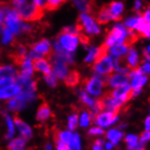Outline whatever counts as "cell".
Wrapping results in <instances>:
<instances>
[{
	"label": "cell",
	"instance_id": "obj_1",
	"mask_svg": "<svg viewBox=\"0 0 150 150\" xmlns=\"http://www.w3.org/2000/svg\"><path fill=\"white\" fill-rule=\"evenodd\" d=\"M11 6L22 21H38L45 15V8L39 6L37 0H11Z\"/></svg>",
	"mask_w": 150,
	"mask_h": 150
},
{
	"label": "cell",
	"instance_id": "obj_2",
	"mask_svg": "<svg viewBox=\"0 0 150 150\" xmlns=\"http://www.w3.org/2000/svg\"><path fill=\"white\" fill-rule=\"evenodd\" d=\"M127 35V28L122 25H117L114 28L108 33L105 43L109 47H112L115 43H123L125 38Z\"/></svg>",
	"mask_w": 150,
	"mask_h": 150
},
{
	"label": "cell",
	"instance_id": "obj_3",
	"mask_svg": "<svg viewBox=\"0 0 150 150\" xmlns=\"http://www.w3.org/2000/svg\"><path fill=\"white\" fill-rule=\"evenodd\" d=\"M78 39L79 38L77 34L72 33L60 32L57 37V40L59 41V43L63 46V47L70 52H74L76 50Z\"/></svg>",
	"mask_w": 150,
	"mask_h": 150
},
{
	"label": "cell",
	"instance_id": "obj_4",
	"mask_svg": "<svg viewBox=\"0 0 150 150\" xmlns=\"http://www.w3.org/2000/svg\"><path fill=\"white\" fill-rule=\"evenodd\" d=\"M93 70L96 74L98 75H111L114 71L113 59L108 56L93 63Z\"/></svg>",
	"mask_w": 150,
	"mask_h": 150
},
{
	"label": "cell",
	"instance_id": "obj_5",
	"mask_svg": "<svg viewBox=\"0 0 150 150\" xmlns=\"http://www.w3.org/2000/svg\"><path fill=\"white\" fill-rule=\"evenodd\" d=\"M82 87L94 96H99L101 95L102 88L105 87V84L100 77H91V78H86L83 80Z\"/></svg>",
	"mask_w": 150,
	"mask_h": 150
},
{
	"label": "cell",
	"instance_id": "obj_6",
	"mask_svg": "<svg viewBox=\"0 0 150 150\" xmlns=\"http://www.w3.org/2000/svg\"><path fill=\"white\" fill-rule=\"evenodd\" d=\"M77 22L82 25L84 30L86 33L96 35V34H98L100 32L99 28L96 25L94 19L92 18L91 16L86 15V13H83V14H81L80 16H79Z\"/></svg>",
	"mask_w": 150,
	"mask_h": 150
},
{
	"label": "cell",
	"instance_id": "obj_7",
	"mask_svg": "<svg viewBox=\"0 0 150 150\" xmlns=\"http://www.w3.org/2000/svg\"><path fill=\"white\" fill-rule=\"evenodd\" d=\"M29 47H30L31 50H34V51L39 53L44 58L50 59L51 57L54 55L52 47L50 46V43L47 39H42L41 41H39L38 43L32 44V45H30Z\"/></svg>",
	"mask_w": 150,
	"mask_h": 150
},
{
	"label": "cell",
	"instance_id": "obj_8",
	"mask_svg": "<svg viewBox=\"0 0 150 150\" xmlns=\"http://www.w3.org/2000/svg\"><path fill=\"white\" fill-rule=\"evenodd\" d=\"M54 67V73L59 79H63L67 76V62L62 58H60L57 55H53L49 59Z\"/></svg>",
	"mask_w": 150,
	"mask_h": 150
},
{
	"label": "cell",
	"instance_id": "obj_9",
	"mask_svg": "<svg viewBox=\"0 0 150 150\" xmlns=\"http://www.w3.org/2000/svg\"><path fill=\"white\" fill-rule=\"evenodd\" d=\"M117 113L114 112H104V113H99L98 115H96L94 122L96 125H98L99 127H107L109 125L113 124V123L117 119Z\"/></svg>",
	"mask_w": 150,
	"mask_h": 150
},
{
	"label": "cell",
	"instance_id": "obj_10",
	"mask_svg": "<svg viewBox=\"0 0 150 150\" xmlns=\"http://www.w3.org/2000/svg\"><path fill=\"white\" fill-rule=\"evenodd\" d=\"M95 18L96 23L104 25L108 23L110 20L115 21V17L110 12V9L108 7V5H104L98 11V13L95 16Z\"/></svg>",
	"mask_w": 150,
	"mask_h": 150
},
{
	"label": "cell",
	"instance_id": "obj_11",
	"mask_svg": "<svg viewBox=\"0 0 150 150\" xmlns=\"http://www.w3.org/2000/svg\"><path fill=\"white\" fill-rule=\"evenodd\" d=\"M32 64L35 71L43 72L45 75H49L52 73V66L45 58H32Z\"/></svg>",
	"mask_w": 150,
	"mask_h": 150
},
{
	"label": "cell",
	"instance_id": "obj_12",
	"mask_svg": "<svg viewBox=\"0 0 150 150\" xmlns=\"http://www.w3.org/2000/svg\"><path fill=\"white\" fill-rule=\"evenodd\" d=\"M55 50H56V55H57L60 58H62L64 61H66L67 64L69 65L74 64V57L72 54H70V51L64 48L58 40L55 41Z\"/></svg>",
	"mask_w": 150,
	"mask_h": 150
},
{
	"label": "cell",
	"instance_id": "obj_13",
	"mask_svg": "<svg viewBox=\"0 0 150 150\" xmlns=\"http://www.w3.org/2000/svg\"><path fill=\"white\" fill-rule=\"evenodd\" d=\"M79 10L86 14H93L96 6L95 0H73Z\"/></svg>",
	"mask_w": 150,
	"mask_h": 150
},
{
	"label": "cell",
	"instance_id": "obj_14",
	"mask_svg": "<svg viewBox=\"0 0 150 150\" xmlns=\"http://www.w3.org/2000/svg\"><path fill=\"white\" fill-rule=\"evenodd\" d=\"M33 69L32 58L28 57L24 64L21 66V70L17 72V78H30L33 75Z\"/></svg>",
	"mask_w": 150,
	"mask_h": 150
},
{
	"label": "cell",
	"instance_id": "obj_15",
	"mask_svg": "<svg viewBox=\"0 0 150 150\" xmlns=\"http://www.w3.org/2000/svg\"><path fill=\"white\" fill-rule=\"evenodd\" d=\"M22 91V87L19 85V83H16L13 86H10L8 87L3 88L1 89V98L2 99H7V98H11L13 96H16V95H18Z\"/></svg>",
	"mask_w": 150,
	"mask_h": 150
},
{
	"label": "cell",
	"instance_id": "obj_16",
	"mask_svg": "<svg viewBox=\"0 0 150 150\" xmlns=\"http://www.w3.org/2000/svg\"><path fill=\"white\" fill-rule=\"evenodd\" d=\"M14 121H15V124L16 125L17 128L19 129L20 133H21V136L25 140H28L29 138H31V137H32V131H31V128L29 127V126L26 125L23 120H21L18 117L16 116V115L14 117Z\"/></svg>",
	"mask_w": 150,
	"mask_h": 150
},
{
	"label": "cell",
	"instance_id": "obj_17",
	"mask_svg": "<svg viewBox=\"0 0 150 150\" xmlns=\"http://www.w3.org/2000/svg\"><path fill=\"white\" fill-rule=\"evenodd\" d=\"M81 80V76L77 70H71L67 76L64 78L65 85L67 87H75L76 86Z\"/></svg>",
	"mask_w": 150,
	"mask_h": 150
},
{
	"label": "cell",
	"instance_id": "obj_18",
	"mask_svg": "<svg viewBox=\"0 0 150 150\" xmlns=\"http://www.w3.org/2000/svg\"><path fill=\"white\" fill-rule=\"evenodd\" d=\"M130 79V76L128 74H116V75H111L109 77V86L117 87L121 85L127 84L128 80Z\"/></svg>",
	"mask_w": 150,
	"mask_h": 150
},
{
	"label": "cell",
	"instance_id": "obj_19",
	"mask_svg": "<svg viewBox=\"0 0 150 150\" xmlns=\"http://www.w3.org/2000/svg\"><path fill=\"white\" fill-rule=\"evenodd\" d=\"M108 5V7L110 9V12L115 17V21H121L122 20V16L121 13L124 9V6L121 2H111Z\"/></svg>",
	"mask_w": 150,
	"mask_h": 150
},
{
	"label": "cell",
	"instance_id": "obj_20",
	"mask_svg": "<svg viewBox=\"0 0 150 150\" xmlns=\"http://www.w3.org/2000/svg\"><path fill=\"white\" fill-rule=\"evenodd\" d=\"M51 115H52V113H51V110L49 108V105L47 103H43L38 110L36 118L38 121H40V122L45 121L51 116Z\"/></svg>",
	"mask_w": 150,
	"mask_h": 150
},
{
	"label": "cell",
	"instance_id": "obj_21",
	"mask_svg": "<svg viewBox=\"0 0 150 150\" xmlns=\"http://www.w3.org/2000/svg\"><path fill=\"white\" fill-rule=\"evenodd\" d=\"M127 63H128V66H129L131 70L137 68V67H140L139 63H138L137 54V52L134 49L131 48L128 51V55L127 56Z\"/></svg>",
	"mask_w": 150,
	"mask_h": 150
},
{
	"label": "cell",
	"instance_id": "obj_22",
	"mask_svg": "<svg viewBox=\"0 0 150 150\" xmlns=\"http://www.w3.org/2000/svg\"><path fill=\"white\" fill-rule=\"evenodd\" d=\"M78 95H79V100L80 102L86 105V107H88V108H93V105L95 104V100H93L92 98H89V96H88L83 88L81 89H79V92H78Z\"/></svg>",
	"mask_w": 150,
	"mask_h": 150
},
{
	"label": "cell",
	"instance_id": "obj_23",
	"mask_svg": "<svg viewBox=\"0 0 150 150\" xmlns=\"http://www.w3.org/2000/svg\"><path fill=\"white\" fill-rule=\"evenodd\" d=\"M26 142V140L21 137H17L13 139L11 142L9 143V145L7 146L8 149H23L25 146V144Z\"/></svg>",
	"mask_w": 150,
	"mask_h": 150
},
{
	"label": "cell",
	"instance_id": "obj_24",
	"mask_svg": "<svg viewBox=\"0 0 150 150\" xmlns=\"http://www.w3.org/2000/svg\"><path fill=\"white\" fill-rule=\"evenodd\" d=\"M67 2V0H47L45 8L48 11H55Z\"/></svg>",
	"mask_w": 150,
	"mask_h": 150
},
{
	"label": "cell",
	"instance_id": "obj_25",
	"mask_svg": "<svg viewBox=\"0 0 150 150\" xmlns=\"http://www.w3.org/2000/svg\"><path fill=\"white\" fill-rule=\"evenodd\" d=\"M127 47H126L124 44L118 43L117 45H114L111 48V53L114 56H123L125 55L127 51Z\"/></svg>",
	"mask_w": 150,
	"mask_h": 150
},
{
	"label": "cell",
	"instance_id": "obj_26",
	"mask_svg": "<svg viewBox=\"0 0 150 150\" xmlns=\"http://www.w3.org/2000/svg\"><path fill=\"white\" fill-rule=\"evenodd\" d=\"M123 137V133L120 131H117L116 129H112L110 131L108 132L107 134V137L112 141L113 145H117L118 143V141L121 139V137Z\"/></svg>",
	"mask_w": 150,
	"mask_h": 150
},
{
	"label": "cell",
	"instance_id": "obj_27",
	"mask_svg": "<svg viewBox=\"0 0 150 150\" xmlns=\"http://www.w3.org/2000/svg\"><path fill=\"white\" fill-rule=\"evenodd\" d=\"M0 72H1V77H16V76H17V72L15 71V69L11 66H2L1 69H0Z\"/></svg>",
	"mask_w": 150,
	"mask_h": 150
},
{
	"label": "cell",
	"instance_id": "obj_28",
	"mask_svg": "<svg viewBox=\"0 0 150 150\" xmlns=\"http://www.w3.org/2000/svg\"><path fill=\"white\" fill-rule=\"evenodd\" d=\"M147 80V77L143 76V75H140L137 76H135L132 80V87L133 88H141L142 86L146 82Z\"/></svg>",
	"mask_w": 150,
	"mask_h": 150
},
{
	"label": "cell",
	"instance_id": "obj_29",
	"mask_svg": "<svg viewBox=\"0 0 150 150\" xmlns=\"http://www.w3.org/2000/svg\"><path fill=\"white\" fill-rule=\"evenodd\" d=\"M126 143L127 145V148L129 149H136L137 148V146H138V138L136 137V136H133V135H129L126 137L125 139Z\"/></svg>",
	"mask_w": 150,
	"mask_h": 150
},
{
	"label": "cell",
	"instance_id": "obj_30",
	"mask_svg": "<svg viewBox=\"0 0 150 150\" xmlns=\"http://www.w3.org/2000/svg\"><path fill=\"white\" fill-rule=\"evenodd\" d=\"M16 83V77H13V76L1 77V80H0V86H1V89H3V88L15 85Z\"/></svg>",
	"mask_w": 150,
	"mask_h": 150
},
{
	"label": "cell",
	"instance_id": "obj_31",
	"mask_svg": "<svg viewBox=\"0 0 150 150\" xmlns=\"http://www.w3.org/2000/svg\"><path fill=\"white\" fill-rule=\"evenodd\" d=\"M3 30H4V36H3V43L4 44H7L9 42H12L13 39H14V37H13V32L8 28H6V26H4V28H2Z\"/></svg>",
	"mask_w": 150,
	"mask_h": 150
},
{
	"label": "cell",
	"instance_id": "obj_32",
	"mask_svg": "<svg viewBox=\"0 0 150 150\" xmlns=\"http://www.w3.org/2000/svg\"><path fill=\"white\" fill-rule=\"evenodd\" d=\"M44 78H45L47 83L52 87H55L57 85V76H56L55 73H51L49 75H45Z\"/></svg>",
	"mask_w": 150,
	"mask_h": 150
},
{
	"label": "cell",
	"instance_id": "obj_33",
	"mask_svg": "<svg viewBox=\"0 0 150 150\" xmlns=\"http://www.w3.org/2000/svg\"><path fill=\"white\" fill-rule=\"evenodd\" d=\"M6 124L8 127V133L6 135V138H11L14 136L15 133V129H14V126H13V123H12V119L9 116H6Z\"/></svg>",
	"mask_w": 150,
	"mask_h": 150
},
{
	"label": "cell",
	"instance_id": "obj_34",
	"mask_svg": "<svg viewBox=\"0 0 150 150\" xmlns=\"http://www.w3.org/2000/svg\"><path fill=\"white\" fill-rule=\"evenodd\" d=\"M142 13H140L139 11L137 12V16H132L130 18H128L126 22V25L127 28H137V25L138 23V19H139V16Z\"/></svg>",
	"mask_w": 150,
	"mask_h": 150
},
{
	"label": "cell",
	"instance_id": "obj_35",
	"mask_svg": "<svg viewBox=\"0 0 150 150\" xmlns=\"http://www.w3.org/2000/svg\"><path fill=\"white\" fill-rule=\"evenodd\" d=\"M91 121V116H90V112L89 110H87L83 113L81 120H80V126L81 127H87L89 125V123Z\"/></svg>",
	"mask_w": 150,
	"mask_h": 150
},
{
	"label": "cell",
	"instance_id": "obj_36",
	"mask_svg": "<svg viewBox=\"0 0 150 150\" xmlns=\"http://www.w3.org/2000/svg\"><path fill=\"white\" fill-rule=\"evenodd\" d=\"M77 121H78V116L77 114L72 115L68 118V127L71 131H74L77 127Z\"/></svg>",
	"mask_w": 150,
	"mask_h": 150
},
{
	"label": "cell",
	"instance_id": "obj_37",
	"mask_svg": "<svg viewBox=\"0 0 150 150\" xmlns=\"http://www.w3.org/2000/svg\"><path fill=\"white\" fill-rule=\"evenodd\" d=\"M70 148L71 149H80V139H79V136L77 134L74 135V137L71 141V143L69 144Z\"/></svg>",
	"mask_w": 150,
	"mask_h": 150
},
{
	"label": "cell",
	"instance_id": "obj_38",
	"mask_svg": "<svg viewBox=\"0 0 150 150\" xmlns=\"http://www.w3.org/2000/svg\"><path fill=\"white\" fill-rule=\"evenodd\" d=\"M77 36H78V38H79V41L81 42V44H83V46L85 47H87L88 46H89V44H90V39L89 38H88L87 36H86L85 34L81 33V32H79L77 34Z\"/></svg>",
	"mask_w": 150,
	"mask_h": 150
},
{
	"label": "cell",
	"instance_id": "obj_39",
	"mask_svg": "<svg viewBox=\"0 0 150 150\" xmlns=\"http://www.w3.org/2000/svg\"><path fill=\"white\" fill-rule=\"evenodd\" d=\"M96 48H91L89 53H88L87 57L85 58V62L86 63H92L94 62V59H95V55H96Z\"/></svg>",
	"mask_w": 150,
	"mask_h": 150
},
{
	"label": "cell",
	"instance_id": "obj_40",
	"mask_svg": "<svg viewBox=\"0 0 150 150\" xmlns=\"http://www.w3.org/2000/svg\"><path fill=\"white\" fill-rule=\"evenodd\" d=\"M56 145H57V149H58V150H68V149H71L68 144L63 142V141H61V140L56 142Z\"/></svg>",
	"mask_w": 150,
	"mask_h": 150
},
{
	"label": "cell",
	"instance_id": "obj_41",
	"mask_svg": "<svg viewBox=\"0 0 150 150\" xmlns=\"http://www.w3.org/2000/svg\"><path fill=\"white\" fill-rule=\"evenodd\" d=\"M88 134L90 136H98V135H103L104 134V130L100 127H93L89 131H88Z\"/></svg>",
	"mask_w": 150,
	"mask_h": 150
},
{
	"label": "cell",
	"instance_id": "obj_42",
	"mask_svg": "<svg viewBox=\"0 0 150 150\" xmlns=\"http://www.w3.org/2000/svg\"><path fill=\"white\" fill-rule=\"evenodd\" d=\"M104 144V140L103 139H96L93 143V149H101L102 148V146Z\"/></svg>",
	"mask_w": 150,
	"mask_h": 150
},
{
	"label": "cell",
	"instance_id": "obj_43",
	"mask_svg": "<svg viewBox=\"0 0 150 150\" xmlns=\"http://www.w3.org/2000/svg\"><path fill=\"white\" fill-rule=\"evenodd\" d=\"M143 17H144V19H145V21H146V22H150V8L148 10H146L143 15Z\"/></svg>",
	"mask_w": 150,
	"mask_h": 150
},
{
	"label": "cell",
	"instance_id": "obj_44",
	"mask_svg": "<svg viewBox=\"0 0 150 150\" xmlns=\"http://www.w3.org/2000/svg\"><path fill=\"white\" fill-rule=\"evenodd\" d=\"M143 73H146V74H150V64H145L142 67Z\"/></svg>",
	"mask_w": 150,
	"mask_h": 150
},
{
	"label": "cell",
	"instance_id": "obj_45",
	"mask_svg": "<svg viewBox=\"0 0 150 150\" xmlns=\"http://www.w3.org/2000/svg\"><path fill=\"white\" fill-rule=\"evenodd\" d=\"M143 56H144V57H145L146 60L150 61V52H149L148 49H144V50H143Z\"/></svg>",
	"mask_w": 150,
	"mask_h": 150
},
{
	"label": "cell",
	"instance_id": "obj_46",
	"mask_svg": "<svg viewBox=\"0 0 150 150\" xmlns=\"http://www.w3.org/2000/svg\"><path fill=\"white\" fill-rule=\"evenodd\" d=\"M141 6H142V3H141L140 0H136V4H135V8H134V9L137 12H138L139 9L141 8Z\"/></svg>",
	"mask_w": 150,
	"mask_h": 150
},
{
	"label": "cell",
	"instance_id": "obj_47",
	"mask_svg": "<svg viewBox=\"0 0 150 150\" xmlns=\"http://www.w3.org/2000/svg\"><path fill=\"white\" fill-rule=\"evenodd\" d=\"M146 130H150V117L146 119Z\"/></svg>",
	"mask_w": 150,
	"mask_h": 150
},
{
	"label": "cell",
	"instance_id": "obj_48",
	"mask_svg": "<svg viewBox=\"0 0 150 150\" xmlns=\"http://www.w3.org/2000/svg\"><path fill=\"white\" fill-rule=\"evenodd\" d=\"M113 143H107V144H105V148H107V149H111L112 147H113Z\"/></svg>",
	"mask_w": 150,
	"mask_h": 150
},
{
	"label": "cell",
	"instance_id": "obj_49",
	"mask_svg": "<svg viewBox=\"0 0 150 150\" xmlns=\"http://www.w3.org/2000/svg\"><path fill=\"white\" fill-rule=\"evenodd\" d=\"M148 50H149V52H150V47H148V48H147Z\"/></svg>",
	"mask_w": 150,
	"mask_h": 150
},
{
	"label": "cell",
	"instance_id": "obj_50",
	"mask_svg": "<svg viewBox=\"0 0 150 150\" xmlns=\"http://www.w3.org/2000/svg\"><path fill=\"white\" fill-rule=\"evenodd\" d=\"M149 8H150V5H149Z\"/></svg>",
	"mask_w": 150,
	"mask_h": 150
}]
</instances>
